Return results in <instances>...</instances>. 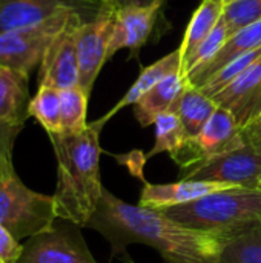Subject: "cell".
I'll return each instance as SVG.
<instances>
[{
    "label": "cell",
    "instance_id": "cell-3",
    "mask_svg": "<svg viewBox=\"0 0 261 263\" xmlns=\"http://www.w3.org/2000/svg\"><path fill=\"white\" fill-rule=\"evenodd\" d=\"M162 211L188 228L231 237L261 223V190L218 191Z\"/></svg>",
    "mask_w": 261,
    "mask_h": 263
},
{
    "label": "cell",
    "instance_id": "cell-1",
    "mask_svg": "<svg viewBox=\"0 0 261 263\" xmlns=\"http://www.w3.org/2000/svg\"><path fill=\"white\" fill-rule=\"evenodd\" d=\"M86 227L108 240L112 257L125 256L131 245H146L166 263H217L226 240L188 228L162 210L131 205L106 188Z\"/></svg>",
    "mask_w": 261,
    "mask_h": 263
},
{
    "label": "cell",
    "instance_id": "cell-12",
    "mask_svg": "<svg viewBox=\"0 0 261 263\" xmlns=\"http://www.w3.org/2000/svg\"><path fill=\"white\" fill-rule=\"evenodd\" d=\"M211 99L218 106L231 111L242 128L258 119L261 116V55Z\"/></svg>",
    "mask_w": 261,
    "mask_h": 263
},
{
    "label": "cell",
    "instance_id": "cell-9",
    "mask_svg": "<svg viewBox=\"0 0 261 263\" xmlns=\"http://www.w3.org/2000/svg\"><path fill=\"white\" fill-rule=\"evenodd\" d=\"M86 18L74 14L62 32L46 49L38 71V85L55 89H69L78 86V59H77V31Z\"/></svg>",
    "mask_w": 261,
    "mask_h": 263
},
{
    "label": "cell",
    "instance_id": "cell-21",
    "mask_svg": "<svg viewBox=\"0 0 261 263\" xmlns=\"http://www.w3.org/2000/svg\"><path fill=\"white\" fill-rule=\"evenodd\" d=\"M217 263H261V223L226 237Z\"/></svg>",
    "mask_w": 261,
    "mask_h": 263
},
{
    "label": "cell",
    "instance_id": "cell-18",
    "mask_svg": "<svg viewBox=\"0 0 261 263\" xmlns=\"http://www.w3.org/2000/svg\"><path fill=\"white\" fill-rule=\"evenodd\" d=\"M182 72V51L180 48L172 51L171 54L165 55L163 59L157 60L155 63H152L151 66L143 68L142 74L138 76V79L134 82V85L129 88V91L125 94V97L106 114L108 119H111L115 112H118L123 106L128 105H134L140 100V97L148 92L152 86H155L158 82H162L163 79H166L171 74H177Z\"/></svg>",
    "mask_w": 261,
    "mask_h": 263
},
{
    "label": "cell",
    "instance_id": "cell-22",
    "mask_svg": "<svg viewBox=\"0 0 261 263\" xmlns=\"http://www.w3.org/2000/svg\"><path fill=\"white\" fill-rule=\"evenodd\" d=\"M29 117H34L48 134L62 129V97L60 89L51 86H38L37 94L29 103Z\"/></svg>",
    "mask_w": 261,
    "mask_h": 263
},
{
    "label": "cell",
    "instance_id": "cell-2",
    "mask_svg": "<svg viewBox=\"0 0 261 263\" xmlns=\"http://www.w3.org/2000/svg\"><path fill=\"white\" fill-rule=\"evenodd\" d=\"M109 119L88 123L80 133L49 134L57 159V190L54 193L57 219L86 227L94 214L103 185L100 180V133Z\"/></svg>",
    "mask_w": 261,
    "mask_h": 263
},
{
    "label": "cell",
    "instance_id": "cell-24",
    "mask_svg": "<svg viewBox=\"0 0 261 263\" xmlns=\"http://www.w3.org/2000/svg\"><path fill=\"white\" fill-rule=\"evenodd\" d=\"M62 97V129L60 133H80L88 126L86 109L89 96L80 88H69L60 91Z\"/></svg>",
    "mask_w": 261,
    "mask_h": 263
},
{
    "label": "cell",
    "instance_id": "cell-13",
    "mask_svg": "<svg viewBox=\"0 0 261 263\" xmlns=\"http://www.w3.org/2000/svg\"><path fill=\"white\" fill-rule=\"evenodd\" d=\"M242 188L232 183L226 182H211V180H186L180 179L174 183H148L145 182L138 205L145 208H154V210H165L171 206H180L191 202H195L205 196Z\"/></svg>",
    "mask_w": 261,
    "mask_h": 263
},
{
    "label": "cell",
    "instance_id": "cell-36",
    "mask_svg": "<svg viewBox=\"0 0 261 263\" xmlns=\"http://www.w3.org/2000/svg\"><path fill=\"white\" fill-rule=\"evenodd\" d=\"M260 117H261V116H260Z\"/></svg>",
    "mask_w": 261,
    "mask_h": 263
},
{
    "label": "cell",
    "instance_id": "cell-17",
    "mask_svg": "<svg viewBox=\"0 0 261 263\" xmlns=\"http://www.w3.org/2000/svg\"><path fill=\"white\" fill-rule=\"evenodd\" d=\"M258 48H261V20L232 34L226 40V43L220 48L217 55L211 59L206 65L189 72L186 76V80L191 86L200 88L212 74L222 69L226 63L237 59L242 54H246Z\"/></svg>",
    "mask_w": 261,
    "mask_h": 263
},
{
    "label": "cell",
    "instance_id": "cell-8",
    "mask_svg": "<svg viewBox=\"0 0 261 263\" xmlns=\"http://www.w3.org/2000/svg\"><path fill=\"white\" fill-rule=\"evenodd\" d=\"M180 179L226 182L248 190H260L261 149L245 145L183 171Z\"/></svg>",
    "mask_w": 261,
    "mask_h": 263
},
{
    "label": "cell",
    "instance_id": "cell-28",
    "mask_svg": "<svg viewBox=\"0 0 261 263\" xmlns=\"http://www.w3.org/2000/svg\"><path fill=\"white\" fill-rule=\"evenodd\" d=\"M22 126H11L0 123V180L15 174L12 165V148Z\"/></svg>",
    "mask_w": 261,
    "mask_h": 263
},
{
    "label": "cell",
    "instance_id": "cell-23",
    "mask_svg": "<svg viewBox=\"0 0 261 263\" xmlns=\"http://www.w3.org/2000/svg\"><path fill=\"white\" fill-rule=\"evenodd\" d=\"M154 126H155V145L146 156L148 159L162 153L172 154L177 149H180L188 139L182 120L175 111H166L160 114L155 119Z\"/></svg>",
    "mask_w": 261,
    "mask_h": 263
},
{
    "label": "cell",
    "instance_id": "cell-6",
    "mask_svg": "<svg viewBox=\"0 0 261 263\" xmlns=\"http://www.w3.org/2000/svg\"><path fill=\"white\" fill-rule=\"evenodd\" d=\"M245 146L242 126L234 114L222 106L215 109L202 133L194 139H186L180 149L171 154L182 173L192 170L203 162Z\"/></svg>",
    "mask_w": 261,
    "mask_h": 263
},
{
    "label": "cell",
    "instance_id": "cell-32",
    "mask_svg": "<svg viewBox=\"0 0 261 263\" xmlns=\"http://www.w3.org/2000/svg\"><path fill=\"white\" fill-rule=\"evenodd\" d=\"M118 259H120L122 262H125V263H137V262H134V260H132V259L129 257V256H128V254H125V256H122V257H118Z\"/></svg>",
    "mask_w": 261,
    "mask_h": 263
},
{
    "label": "cell",
    "instance_id": "cell-15",
    "mask_svg": "<svg viewBox=\"0 0 261 263\" xmlns=\"http://www.w3.org/2000/svg\"><path fill=\"white\" fill-rule=\"evenodd\" d=\"M188 80L182 72L171 74L155 86H152L148 92H145L134 108V114L142 126L154 125L155 119L166 112L175 111L180 105L182 96L188 88Z\"/></svg>",
    "mask_w": 261,
    "mask_h": 263
},
{
    "label": "cell",
    "instance_id": "cell-20",
    "mask_svg": "<svg viewBox=\"0 0 261 263\" xmlns=\"http://www.w3.org/2000/svg\"><path fill=\"white\" fill-rule=\"evenodd\" d=\"M217 108L218 105L211 97L203 94L198 88L188 85L177 108V114L182 120L186 137H197Z\"/></svg>",
    "mask_w": 261,
    "mask_h": 263
},
{
    "label": "cell",
    "instance_id": "cell-4",
    "mask_svg": "<svg viewBox=\"0 0 261 263\" xmlns=\"http://www.w3.org/2000/svg\"><path fill=\"white\" fill-rule=\"evenodd\" d=\"M55 219L54 196L29 190L17 174L0 180V227L15 240L49 230Z\"/></svg>",
    "mask_w": 261,
    "mask_h": 263
},
{
    "label": "cell",
    "instance_id": "cell-33",
    "mask_svg": "<svg viewBox=\"0 0 261 263\" xmlns=\"http://www.w3.org/2000/svg\"><path fill=\"white\" fill-rule=\"evenodd\" d=\"M94 2H98V3H100V5H102V0H94Z\"/></svg>",
    "mask_w": 261,
    "mask_h": 263
},
{
    "label": "cell",
    "instance_id": "cell-14",
    "mask_svg": "<svg viewBox=\"0 0 261 263\" xmlns=\"http://www.w3.org/2000/svg\"><path fill=\"white\" fill-rule=\"evenodd\" d=\"M163 5L165 2L160 0L151 6H131L114 12V29L108 55L112 57L122 48L131 49L132 54L138 52L149 39Z\"/></svg>",
    "mask_w": 261,
    "mask_h": 263
},
{
    "label": "cell",
    "instance_id": "cell-35",
    "mask_svg": "<svg viewBox=\"0 0 261 263\" xmlns=\"http://www.w3.org/2000/svg\"><path fill=\"white\" fill-rule=\"evenodd\" d=\"M225 2H228V0H225Z\"/></svg>",
    "mask_w": 261,
    "mask_h": 263
},
{
    "label": "cell",
    "instance_id": "cell-27",
    "mask_svg": "<svg viewBox=\"0 0 261 263\" xmlns=\"http://www.w3.org/2000/svg\"><path fill=\"white\" fill-rule=\"evenodd\" d=\"M222 20L228 26L229 35L261 20V0H228Z\"/></svg>",
    "mask_w": 261,
    "mask_h": 263
},
{
    "label": "cell",
    "instance_id": "cell-29",
    "mask_svg": "<svg viewBox=\"0 0 261 263\" xmlns=\"http://www.w3.org/2000/svg\"><path fill=\"white\" fill-rule=\"evenodd\" d=\"M22 243L0 227V263H17L22 254Z\"/></svg>",
    "mask_w": 261,
    "mask_h": 263
},
{
    "label": "cell",
    "instance_id": "cell-5",
    "mask_svg": "<svg viewBox=\"0 0 261 263\" xmlns=\"http://www.w3.org/2000/svg\"><path fill=\"white\" fill-rule=\"evenodd\" d=\"M74 14L77 12L65 11L38 25L0 34V65L29 74Z\"/></svg>",
    "mask_w": 261,
    "mask_h": 263
},
{
    "label": "cell",
    "instance_id": "cell-19",
    "mask_svg": "<svg viewBox=\"0 0 261 263\" xmlns=\"http://www.w3.org/2000/svg\"><path fill=\"white\" fill-rule=\"evenodd\" d=\"M225 0H202L200 6L194 12L188 29L185 32L182 51V63L197 49V46L214 31L223 15Z\"/></svg>",
    "mask_w": 261,
    "mask_h": 263
},
{
    "label": "cell",
    "instance_id": "cell-25",
    "mask_svg": "<svg viewBox=\"0 0 261 263\" xmlns=\"http://www.w3.org/2000/svg\"><path fill=\"white\" fill-rule=\"evenodd\" d=\"M261 55V48L249 51L246 54L238 55L237 59L231 60L229 63H226L222 69H218L215 74H212L198 89L206 94L208 97H214L215 94H218L222 89H225L231 82H234L242 72H245L258 57Z\"/></svg>",
    "mask_w": 261,
    "mask_h": 263
},
{
    "label": "cell",
    "instance_id": "cell-7",
    "mask_svg": "<svg viewBox=\"0 0 261 263\" xmlns=\"http://www.w3.org/2000/svg\"><path fill=\"white\" fill-rule=\"evenodd\" d=\"M17 263H97L94 260L80 227L68 225L51 227L26 240Z\"/></svg>",
    "mask_w": 261,
    "mask_h": 263
},
{
    "label": "cell",
    "instance_id": "cell-11",
    "mask_svg": "<svg viewBox=\"0 0 261 263\" xmlns=\"http://www.w3.org/2000/svg\"><path fill=\"white\" fill-rule=\"evenodd\" d=\"M100 8L102 5L94 0H0V34L38 25L65 11L91 20Z\"/></svg>",
    "mask_w": 261,
    "mask_h": 263
},
{
    "label": "cell",
    "instance_id": "cell-16",
    "mask_svg": "<svg viewBox=\"0 0 261 263\" xmlns=\"http://www.w3.org/2000/svg\"><path fill=\"white\" fill-rule=\"evenodd\" d=\"M29 103V74L0 65V123L23 128Z\"/></svg>",
    "mask_w": 261,
    "mask_h": 263
},
{
    "label": "cell",
    "instance_id": "cell-31",
    "mask_svg": "<svg viewBox=\"0 0 261 263\" xmlns=\"http://www.w3.org/2000/svg\"><path fill=\"white\" fill-rule=\"evenodd\" d=\"M160 0H102V9L109 11V12H117L120 9L125 8H131V6H151L154 3H157ZM166 2V0H163Z\"/></svg>",
    "mask_w": 261,
    "mask_h": 263
},
{
    "label": "cell",
    "instance_id": "cell-10",
    "mask_svg": "<svg viewBox=\"0 0 261 263\" xmlns=\"http://www.w3.org/2000/svg\"><path fill=\"white\" fill-rule=\"evenodd\" d=\"M114 29V14L100 8L98 14L82 22L77 31V59H78V86L91 96L95 79L109 59V42Z\"/></svg>",
    "mask_w": 261,
    "mask_h": 263
},
{
    "label": "cell",
    "instance_id": "cell-34",
    "mask_svg": "<svg viewBox=\"0 0 261 263\" xmlns=\"http://www.w3.org/2000/svg\"><path fill=\"white\" fill-rule=\"evenodd\" d=\"M260 190H261V185H260Z\"/></svg>",
    "mask_w": 261,
    "mask_h": 263
},
{
    "label": "cell",
    "instance_id": "cell-30",
    "mask_svg": "<svg viewBox=\"0 0 261 263\" xmlns=\"http://www.w3.org/2000/svg\"><path fill=\"white\" fill-rule=\"evenodd\" d=\"M242 139L245 145L261 149V117L242 128Z\"/></svg>",
    "mask_w": 261,
    "mask_h": 263
},
{
    "label": "cell",
    "instance_id": "cell-26",
    "mask_svg": "<svg viewBox=\"0 0 261 263\" xmlns=\"http://www.w3.org/2000/svg\"><path fill=\"white\" fill-rule=\"evenodd\" d=\"M229 31L228 26L225 25L223 20L218 22V25L214 28V31L197 46V49L182 63V74L186 77L189 72L195 71L197 68L206 65L211 59H214L217 55V52L220 51V48L226 43V40L229 39Z\"/></svg>",
    "mask_w": 261,
    "mask_h": 263
}]
</instances>
